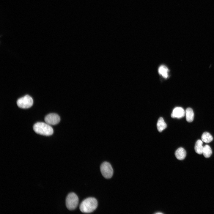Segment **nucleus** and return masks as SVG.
<instances>
[{"label": "nucleus", "instance_id": "obj_5", "mask_svg": "<svg viewBox=\"0 0 214 214\" xmlns=\"http://www.w3.org/2000/svg\"><path fill=\"white\" fill-rule=\"evenodd\" d=\"M100 170L104 178L110 179L112 177L113 170L111 166L108 162H103L100 166Z\"/></svg>", "mask_w": 214, "mask_h": 214}, {"label": "nucleus", "instance_id": "obj_13", "mask_svg": "<svg viewBox=\"0 0 214 214\" xmlns=\"http://www.w3.org/2000/svg\"><path fill=\"white\" fill-rule=\"evenodd\" d=\"M201 138L202 141L206 143H210L213 140V136L207 132L204 133L202 135Z\"/></svg>", "mask_w": 214, "mask_h": 214}, {"label": "nucleus", "instance_id": "obj_10", "mask_svg": "<svg viewBox=\"0 0 214 214\" xmlns=\"http://www.w3.org/2000/svg\"><path fill=\"white\" fill-rule=\"evenodd\" d=\"M185 115L186 120L188 122H191L193 121L194 114L192 108H187L185 111Z\"/></svg>", "mask_w": 214, "mask_h": 214}, {"label": "nucleus", "instance_id": "obj_11", "mask_svg": "<svg viewBox=\"0 0 214 214\" xmlns=\"http://www.w3.org/2000/svg\"><path fill=\"white\" fill-rule=\"evenodd\" d=\"M157 127L158 131L161 132L167 127V125L163 118L160 117L158 119L157 124Z\"/></svg>", "mask_w": 214, "mask_h": 214}, {"label": "nucleus", "instance_id": "obj_14", "mask_svg": "<svg viewBox=\"0 0 214 214\" xmlns=\"http://www.w3.org/2000/svg\"><path fill=\"white\" fill-rule=\"evenodd\" d=\"M212 150L210 147L207 145L203 147L202 154L206 158L210 157L212 154Z\"/></svg>", "mask_w": 214, "mask_h": 214}, {"label": "nucleus", "instance_id": "obj_4", "mask_svg": "<svg viewBox=\"0 0 214 214\" xmlns=\"http://www.w3.org/2000/svg\"><path fill=\"white\" fill-rule=\"evenodd\" d=\"M17 104L18 106L21 108H28L32 106L33 100L31 97L26 95L18 99Z\"/></svg>", "mask_w": 214, "mask_h": 214}, {"label": "nucleus", "instance_id": "obj_15", "mask_svg": "<svg viewBox=\"0 0 214 214\" xmlns=\"http://www.w3.org/2000/svg\"><path fill=\"white\" fill-rule=\"evenodd\" d=\"M155 213L156 214H163L162 213H161V212L156 213Z\"/></svg>", "mask_w": 214, "mask_h": 214}, {"label": "nucleus", "instance_id": "obj_9", "mask_svg": "<svg viewBox=\"0 0 214 214\" xmlns=\"http://www.w3.org/2000/svg\"><path fill=\"white\" fill-rule=\"evenodd\" d=\"M186 155L185 150L182 147L178 148L175 153V155L177 158L180 160L184 159L185 158Z\"/></svg>", "mask_w": 214, "mask_h": 214}, {"label": "nucleus", "instance_id": "obj_12", "mask_svg": "<svg viewBox=\"0 0 214 214\" xmlns=\"http://www.w3.org/2000/svg\"><path fill=\"white\" fill-rule=\"evenodd\" d=\"M203 141L200 140H198L196 142L194 149L196 152L199 154H202V151L203 148L202 146Z\"/></svg>", "mask_w": 214, "mask_h": 214}, {"label": "nucleus", "instance_id": "obj_2", "mask_svg": "<svg viewBox=\"0 0 214 214\" xmlns=\"http://www.w3.org/2000/svg\"><path fill=\"white\" fill-rule=\"evenodd\" d=\"M34 131L37 134L45 136L52 135L54 132L52 127L47 123L37 122L33 126Z\"/></svg>", "mask_w": 214, "mask_h": 214}, {"label": "nucleus", "instance_id": "obj_6", "mask_svg": "<svg viewBox=\"0 0 214 214\" xmlns=\"http://www.w3.org/2000/svg\"><path fill=\"white\" fill-rule=\"evenodd\" d=\"M45 122L49 125H54L58 124L60 121L59 116L55 113H50L47 115L45 117Z\"/></svg>", "mask_w": 214, "mask_h": 214}, {"label": "nucleus", "instance_id": "obj_1", "mask_svg": "<svg viewBox=\"0 0 214 214\" xmlns=\"http://www.w3.org/2000/svg\"><path fill=\"white\" fill-rule=\"evenodd\" d=\"M98 202L94 198L89 197L83 201L80 205V211L84 213H90L94 211L97 208Z\"/></svg>", "mask_w": 214, "mask_h": 214}, {"label": "nucleus", "instance_id": "obj_3", "mask_svg": "<svg viewBox=\"0 0 214 214\" xmlns=\"http://www.w3.org/2000/svg\"><path fill=\"white\" fill-rule=\"evenodd\" d=\"M78 201V197L75 193H70L66 198L65 203L66 207L69 210H74L77 207Z\"/></svg>", "mask_w": 214, "mask_h": 214}, {"label": "nucleus", "instance_id": "obj_7", "mask_svg": "<svg viewBox=\"0 0 214 214\" xmlns=\"http://www.w3.org/2000/svg\"><path fill=\"white\" fill-rule=\"evenodd\" d=\"M185 115V111L181 107L175 108L172 111L171 117L173 118H180L183 117Z\"/></svg>", "mask_w": 214, "mask_h": 214}, {"label": "nucleus", "instance_id": "obj_8", "mask_svg": "<svg viewBox=\"0 0 214 214\" xmlns=\"http://www.w3.org/2000/svg\"><path fill=\"white\" fill-rule=\"evenodd\" d=\"M158 72L159 74L164 78L166 79L169 76V70L165 65H162L159 66Z\"/></svg>", "mask_w": 214, "mask_h": 214}]
</instances>
